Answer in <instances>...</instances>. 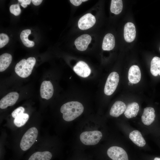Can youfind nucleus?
<instances>
[{
	"label": "nucleus",
	"mask_w": 160,
	"mask_h": 160,
	"mask_svg": "<svg viewBox=\"0 0 160 160\" xmlns=\"http://www.w3.org/2000/svg\"><path fill=\"white\" fill-rule=\"evenodd\" d=\"M84 107L78 101H72L63 105L60 109L64 120L67 121H73L80 116L83 112Z\"/></svg>",
	"instance_id": "nucleus-1"
},
{
	"label": "nucleus",
	"mask_w": 160,
	"mask_h": 160,
	"mask_svg": "<svg viewBox=\"0 0 160 160\" xmlns=\"http://www.w3.org/2000/svg\"><path fill=\"white\" fill-rule=\"evenodd\" d=\"M36 62L35 58L32 57H29L27 60H21L15 65V73L21 77H27L31 74Z\"/></svg>",
	"instance_id": "nucleus-2"
},
{
	"label": "nucleus",
	"mask_w": 160,
	"mask_h": 160,
	"mask_svg": "<svg viewBox=\"0 0 160 160\" xmlns=\"http://www.w3.org/2000/svg\"><path fill=\"white\" fill-rule=\"evenodd\" d=\"M38 132L36 128L32 127L24 134L21 140L20 146L23 151L29 149L35 143L38 136Z\"/></svg>",
	"instance_id": "nucleus-3"
},
{
	"label": "nucleus",
	"mask_w": 160,
	"mask_h": 160,
	"mask_svg": "<svg viewBox=\"0 0 160 160\" xmlns=\"http://www.w3.org/2000/svg\"><path fill=\"white\" fill-rule=\"evenodd\" d=\"M102 137L101 132L97 130L82 132L80 136L81 142L87 145H94L97 144Z\"/></svg>",
	"instance_id": "nucleus-4"
},
{
	"label": "nucleus",
	"mask_w": 160,
	"mask_h": 160,
	"mask_svg": "<svg viewBox=\"0 0 160 160\" xmlns=\"http://www.w3.org/2000/svg\"><path fill=\"white\" fill-rule=\"evenodd\" d=\"M119 79V76L116 72H112L109 75L104 89V92L106 95H110L114 92L117 87Z\"/></svg>",
	"instance_id": "nucleus-5"
},
{
	"label": "nucleus",
	"mask_w": 160,
	"mask_h": 160,
	"mask_svg": "<svg viewBox=\"0 0 160 160\" xmlns=\"http://www.w3.org/2000/svg\"><path fill=\"white\" fill-rule=\"evenodd\" d=\"M107 154L112 160H128L126 151L119 147L113 146L110 147L107 151Z\"/></svg>",
	"instance_id": "nucleus-6"
},
{
	"label": "nucleus",
	"mask_w": 160,
	"mask_h": 160,
	"mask_svg": "<svg viewBox=\"0 0 160 160\" xmlns=\"http://www.w3.org/2000/svg\"><path fill=\"white\" fill-rule=\"evenodd\" d=\"M95 22V17L91 14L88 13L80 18L78 22V26L81 30H87L92 27Z\"/></svg>",
	"instance_id": "nucleus-7"
},
{
	"label": "nucleus",
	"mask_w": 160,
	"mask_h": 160,
	"mask_svg": "<svg viewBox=\"0 0 160 160\" xmlns=\"http://www.w3.org/2000/svg\"><path fill=\"white\" fill-rule=\"evenodd\" d=\"M19 95L16 92H12L3 97L0 101V108L4 109L14 105L17 100Z\"/></svg>",
	"instance_id": "nucleus-8"
},
{
	"label": "nucleus",
	"mask_w": 160,
	"mask_h": 160,
	"mask_svg": "<svg viewBox=\"0 0 160 160\" xmlns=\"http://www.w3.org/2000/svg\"><path fill=\"white\" fill-rule=\"evenodd\" d=\"M73 70L79 76L83 78L88 76L91 73V70L88 65L84 62L80 61L73 67Z\"/></svg>",
	"instance_id": "nucleus-9"
},
{
	"label": "nucleus",
	"mask_w": 160,
	"mask_h": 160,
	"mask_svg": "<svg viewBox=\"0 0 160 160\" xmlns=\"http://www.w3.org/2000/svg\"><path fill=\"white\" fill-rule=\"evenodd\" d=\"M54 92L53 85L50 81H44L42 83L40 88V94L41 98L46 100L52 97Z\"/></svg>",
	"instance_id": "nucleus-10"
},
{
	"label": "nucleus",
	"mask_w": 160,
	"mask_h": 160,
	"mask_svg": "<svg viewBox=\"0 0 160 160\" xmlns=\"http://www.w3.org/2000/svg\"><path fill=\"white\" fill-rule=\"evenodd\" d=\"M124 36L125 41L129 43L133 41L135 39L136 30L134 24L131 22H127L125 25Z\"/></svg>",
	"instance_id": "nucleus-11"
},
{
	"label": "nucleus",
	"mask_w": 160,
	"mask_h": 160,
	"mask_svg": "<svg viewBox=\"0 0 160 160\" xmlns=\"http://www.w3.org/2000/svg\"><path fill=\"white\" fill-rule=\"evenodd\" d=\"M91 40V37L89 35L84 34L79 36L75 40L74 44L78 50L80 51H84L87 49Z\"/></svg>",
	"instance_id": "nucleus-12"
},
{
	"label": "nucleus",
	"mask_w": 160,
	"mask_h": 160,
	"mask_svg": "<svg viewBox=\"0 0 160 160\" xmlns=\"http://www.w3.org/2000/svg\"><path fill=\"white\" fill-rule=\"evenodd\" d=\"M154 109L151 107L145 108L141 116L142 122L145 125H151L154 121L156 116Z\"/></svg>",
	"instance_id": "nucleus-13"
},
{
	"label": "nucleus",
	"mask_w": 160,
	"mask_h": 160,
	"mask_svg": "<svg viewBox=\"0 0 160 160\" xmlns=\"http://www.w3.org/2000/svg\"><path fill=\"white\" fill-rule=\"evenodd\" d=\"M141 73L139 67L137 65L132 66L128 73V79L129 81L133 84H137L140 81Z\"/></svg>",
	"instance_id": "nucleus-14"
},
{
	"label": "nucleus",
	"mask_w": 160,
	"mask_h": 160,
	"mask_svg": "<svg viewBox=\"0 0 160 160\" xmlns=\"http://www.w3.org/2000/svg\"><path fill=\"white\" fill-rule=\"evenodd\" d=\"M127 106L123 102L117 101L113 105L110 111V114L112 116L117 117L125 111Z\"/></svg>",
	"instance_id": "nucleus-15"
},
{
	"label": "nucleus",
	"mask_w": 160,
	"mask_h": 160,
	"mask_svg": "<svg viewBox=\"0 0 160 160\" xmlns=\"http://www.w3.org/2000/svg\"><path fill=\"white\" fill-rule=\"evenodd\" d=\"M129 137L131 140L137 146L143 147L146 144V142L140 132L138 130H135L131 132Z\"/></svg>",
	"instance_id": "nucleus-16"
},
{
	"label": "nucleus",
	"mask_w": 160,
	"mask_h": 160,
	"mask_svg": "<svg viewBox=\"0 0 160 160\" xmlns=\"http://www.w3.org/2000/svg\"><path fill=\"white\" fill-rule=\"evenodd\" d=\"M115 45L114 36L111 33L105 35L103 41L102 48L104 50L110 51L113 49Z\"/></svg>",
	"instance_id": "nucleus-17"
},
{
	"label": "nucleus",
	"mask_w": 160,
	"mask_h": 160,
	"mask_svg": "<svg viewBox=\"0 0 160 160\" xmlns=\"http://www.w3.org/2000/svg\"><path fill=\"white\" fill-rule=\"evenodd\" d=\"M139 110L138 103L133 102L129 104L127 106L124 114L127 118L129 119L136 117Z\"/></svg>",
	"instance_id": "nucleus-18"
},
{
	"label": "nucleus",
	"mask_w": 160,
	"mask_h": 160,
	"mask_svg": "<svg viewBox=\"0 0 160 160\" xmlns=\"http://www.w3.org/2000/svg\"><path fill=\"white\" fill-rule=\"evenodd\" d=\"M12 60V55L9 54L5 53L0 56V71L6 70L11 64Z\"/></svg>",
	"instance_id": "nucleus-19"
},
{
	"label": "nucleus",
	"mask_w": 160,
	"mask_h": 160,
	"mask_svg": "<svg viewBox=\"0 0 160 160\" xmlns=\"http://www.w3.org/2000/svg\"><path fill=\"white\" fill-rule=\"evenodd\" d=\"M52 154L49 151L37 152L33 154L28 160H50Z\"/></svg>",
	"instance_id": "nucleus-20"
},
{
	"label": "nucleus",
	"mask_w": 160,
	"mask_h": 160,
	"mask_svg": "<svg viewBox=\"0 0 160 160\" xmlns=\"http://www.w3.org/2000/svg\"><path fill=\"white\" fill-rule=\"evenodd\" d=\"M150 71L154 76H160V57L155 56L153 58L151 63Z\"/></svg>",
	"instance_id": "nucleus-21"
},
{
	"label": "nucleus",
	"mask_w": 160,
	"mask_h": 160,
	"mask_svg": "<svg viewBox=\"0 0 160 160\" xmlns=\"http://www.w3.org/2000/svg\"><path fill=\"white\" fill-rule=\"evenodd\" d=\"M31 33V30L25 29L23 30L20 34V38L23 44L28 47H33L34 43L33 41L29 40L28 39L29 35Z\"/></svg>",
	"instance_id": "nucleus-22"
},
{
	"label": "nucleus",
	"mask_w": 160,
	"mask_h": 160,
	"mask_svg": "<svg viewBox=\"0 0 160 160\" xmlns=\"http://www.w3.org/2000/svg\"><path fill=\"white\" fill-rule=\"evenodd\" d=\"M123 4L121 0H112L110 6L111 12L115 15L120 14L122 11Z\"/></svg>",
	"instance_id": "nucleus-23"
},
{
	"label": "nucleus",
	"mask_w": 160,
	"mask_h": 160,
	"mask_svg": "<svg viewBox=\"0 0 160 160\" xmlns=\"http://www.w3.org/2000/svg\"><path fill=\"white\" fill-rule=\"evenodd\" d=\"M29 116L26 113H23L15 119L14 123L17 127H20L23 126L28 121Z\"/></svg>",
	"instance_id": "nucleus-24"
},
{
	"label": "nucleus",
	"mask_w": 160,
	"mask_h": 160,
	"mask_svg": "<svg viewBox=\"0 0 160 160\" xmlns=\"http://www.w3.org/2000/svg\"><path fill=\"white\" fill-rule=\"evenodd\" d=\"M10 12L15 16L19 15L21 12L19 5L18 4L12 5L10 7Z\"/></svg>",
	"instance_id": "nucleus-25"
},
{
	"label": "nucleus",
	"mask_w": 160,
	"mask_h": 160,
	"mask_svg": "<svg viewBox=\"0 0 160 160\" xmlns=\"http://www.w3.org/2000/svg\"><path fill=\"white\" fill-rule=\"evenodd\" d=\"M9 38L6 34L1 33L0 34V48H2L9 42Z\"/></svg>",
	"instance_id": "nucleus-26"
},
{
	"label": "nucleus",
	"mask_w": 160,
	"mask_h": 160,
	"mask_svg": "<svg viewBox=\"0 0 160 160\" xmlns=\"http://www.w3.org/2000/svg\"><path fill=\"white\" fill-rule=\"evenodd\" d=\"M24 108L22 106L19 107L15 109L12 113V115L13 118L15 119L17 116L24 113Z\"/></svg>",
	"instance_id": "nucleus-27"
},
{
	"label": "nucleus",
	"mask_w": 160,
	"mask_h": 160,
	"mask_svg": "<svg viewBox=\"0 0 160 160\" xmlns=\"http://www.w3.org/2000/svg\"><path fill=\"white\" fill-rule=\"evenodd\" d=\"M70 2L75 6H79L80 5L83 1H87V0H70Z\"/></svg>",
	"instance_id": "nucleus-28"
},
{
	"label": "nucleus",
	"mask_w": 160,
	"mask_h": 160,
	"mask_svg": "<svg viewBox=\"0 0 160 160\" xmlns=\"http://www.w3.org/2000/svg\"><path fill=\"white\" fill-rule=\"evenodd\" d=\"M42 0H32L31 1L33 4L35 6H38L40 5L42 2Z\"/></svg>",
	"instance_id": "nucleus-29"
},
{
	"label": "nucleus",
	"mask_w": 160,
	"mask_h": 160,
	"mask_svg": "<svg viewBox=\"0 0 160 160\" xmlns=\"http://www.w3.org/2000/svg\"><path fill=\"white\" fill-rule=\"evenodd\" d=\"M18 1L21 3L29 5L31 3V1L30 0H18Z\"/></svg>",
	"instance_id": "nucleus-30"
},
{
	"label": "nucleus",
	"mask_w": 160,
	"mask_h": 160,
	"mask_svg": "<svg viewBox=\"0 0 160 160\" xmlns=\"http://www.w3.org/2000/svg\"><path fill=\"white\" fill-rule=\"evenodd\" d=\"M21 5L24 8H26L27 6V4H24L23 3H21Z\"/></svg>",
	"instance_id": "nucleus-31"
},
{
	"label": "nucleus",
	"mask_w": 160,
	"mask_h": 160,
	"mask_svg": "<svg viewBox=\"0 0 160 160\" xmlns=\"http://www.w3.org/2000/svg\"><path fill=\"white\" fill-rule=\"evenodd\" d=\"M153 160H160V158L158 157L155 158Z\"/></svg>",
	"instance_id": "nucleus-32"
},
{
	"label": "nucleus",
	"mask_w": 160,
	"mask_h": 160,
	"mask_svg": "<svg viewBox=\"0 0 160 160\" xmlns=\"http://www.w3.org/2000/svg\"><path fill=\"white\" fill-rule=\"evenodd\" d=\"M128 84L130 86L132 85H133V83L130 81L128 82Z\"/></svg>",
	"instance_id": "nucleus-33"
},
{
	"label": "nucleus",
	"mask_w": 160,
	"mask_h": 160,
	"mask_svg": "<svg viewBox=\"0 0 160 160\" xmlns=\"http://www.w3.org/2000/svg\"><path fill=\"white\" fill-rule=\"evenodd\" d=\"M159 51H160V48H159Z\"/></svg>",
	"instance_id": "nucleus-34"
}]
</instances>
